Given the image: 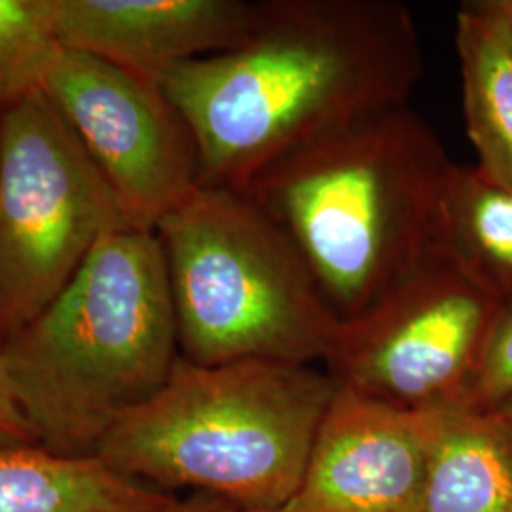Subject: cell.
<instances>
[{"mask_svg":"<svg viewBox=\"0 0 512 512\" xmlns=\"http://www.w3.org/2000/svg\"><path fill=\"white\" fill-rule=\"evenodd\" d=\"M495 412H499L503 418H505V421L509 423V427L512 429V401H509L507 404H503L501 408H497Z\"/></svg>","mask_w":512,"mask_h":512,"instance_id":"obj_20","label":"cell"},{"mask_svg":"<svg viewBox=\"0 0 512 512\" xmlns=\"http://www.w3.org/2000/svg\"><path fill=\"white\" fill-rule=\"evenodd\" d=\"M236 509L228 501L219 499L215 495L194 492L184 499H177L165 512H230Z\"/></svg>","mask_w":512,"mask_h":512,"instance_id":"obj_18","label":"cell"},{"mask_svg":"<svg viewBox=\"0 0 512 512\" xmlns=\"http://www.w3.org/2000/svg\"><path fill=\"white\" fill-rule=\"evenodd\" d=\"M452 167L429 124L399 105L294 148L241 192L291 239L344 323L384 298L433 243Z\"/></svg>","mask_w":512,"mask_h":512,"instance_id":"obj_2","label":"cell"},{"mask_svg":"<svg viewBox=\"0 0 512 512\" xmlns=\"http://www.w3.org/2000/svg\"><path fill=\"white\" fill-rule=\"evenodd\" d=\"M421 512H512V429L495 410H435Z\"/></svg>","mask_w":512,"mask_h":512,"instance_id":"obj_11","label":"cell"},{"mask_svg":"<svg viewBox=\"0 0 512 512\" xmlns=\"http://www.w3.org/2000/svg\"><path fill=\"white\" fill-rule=\"evenodd\" d=\"M512 401V296L501 300L476 368L467 406L497 410Z\"/></svg>","mask_w":512,"mask_h":512,"instance_id":"obj_16","label":"cell"},{"mask_svg":"<svg viewBox=\"0 0 512 512\" xmlns=\"http://www.w3.org/2000/svg\"><path fill=\"white\" fill-rule=\"evenodd\" d=\"M338 385L313 366L175 365L167 384L114 423L97 458L154 488H192L236 509L293 497Z\"/></svg>","mask_w":512,"mask_h":512,"instance_id":"obj_4","label":"cell"},{"mask_svg":"<svg viewBox=\"0 0 512 512\" xmlns=\"http://www.w3.org/2000/svg\"><path fill=\"white\" fill-rule=\"evenodd\" d=\"M0 118L2 348L54 302L101 239L131 224L46 93Z\"/></svg>","mask_w":512,"mask_h":512,"instance_id":"obj_6","label":"cell"},{"mask_svg":"<svg viewBox=\"0 0 512 512\" xmlns=\"http://www.w3.org/2000/svg\"><path fill=\"white\" fill-rule=\"evenodd\" d=\"M435 241L497 298L512 296V190L478 165L454 164L440 196Z\"/></svg>","mask_w":512,"mask_h":512,"instance_id":"obj_14","label":"cell"},{"mask_svg":"<svg viewBox=\"0 0 512 512\" xmlns=\"http://www.w3.org/2000/svg\"><path fill=\"white\" fill-rule=\"evenodd\" d=\"M420 74L418 27L399 0H260L239 46L160 86L194 137L200 186L241 192L311 139L408 105Z\"/></svg>","mask_w":512,"mask_h":512,"instance_id":"obj_1","label":"cell"},{"mask_svg":"<svg viewBox=\"0 0 512 512\" xmlns=\"http://www.w3.org/2000/svg\"><path fill=\"white\" fill-rule=\"evenodd\" d=\"M230 512H291L285 507H277V509H232Z\"/></svg>","mask_w":512,"mask_h":512,"instance_id":"obj_21","label":"cell"},{"mask_svg":"<svg viewBox=\"0 0 512 512\" xmlns=\"http://www.w3.org/2000/svg\"><path fill=\"white\" fill-rule=\"evenodd\" d=\"M0 349L38 444L97 456L114 423L150 401L181 359L158 234L129 226L101 239L54 302Z\"/></svg>","mask_w":512,"mask_h":512,"instance_id":"obj_3","label":"cell"},{"mask_svg":"<svg viewBox=\"0 0 512 512\" xmlns=\"http://www.w3.org/2000/svg\"><path fill=\"white\" fill-rule=\"evenodd\" d=\"M156 234L184 361H327L342 321L291 239L247 194L200 186Z\"/></svg>","mask_w":512,"mask_h":512,"instance_id":"obj_5","label":"cell"},{"mask_svg":"<svg viewBox=\"0 0 512 512\" xmlns=\"http://www.w3.org/2000/svg\"><path fill=\"white\" fill-rule=\"evenodd\" d=\"M59 50L48 0H0V107L44 92Z\"/></svg>","mask_w":512,"mask_h":512,"instance_id":"obj_15","label":"cell"},{"mask_svg":"<svg viewBox=\"0 0 512 512\" xmlns=\"http://www.w3.org/2000/svg\"><path fill=\"white\" fill-rule=\"evenodd\" d=\"M258 6L260 0H48L63 48L156 84L183 63L239 46Z\"/></svg>","mask_w":512,"mask_h":512,"instance_id":"obj_10","label":"cell"},{"mask_svg":"<svg viewBox=\"0 0 512 512\" xmlns=\"http://www.w3.org/2000/svg\"><path fill=\"white\" fill-rule=\"evenodd\" d=\"M38 444L37 437L16 403L12 387L6 376L0 349V446Z\"/></svg>","mask_w":512,"mask_h":512,"instance_id":"obj_17","label":"cell"},{"mask_svg":"<svg viewBox=\"0 0 512 512\" xmlns=\"http://www.w3.org/2000/svg\"><path fill=\"white\" fill-rule=\"evenodd\" d=\"M456 48L478 167L512 190V25L490 0L461 4Z\"/></svg>","mask_w":512,"mask_h":512,"instance_id":"obj_13","label":"cell"},{"mask_svg":"<svg viewBox=\"0 0 512 512\" xmlns=\"http://www.w3.org/2000/svg\"><path fill=\"white\" fill-rule=\"evenodd\" d=\"M175 501L97 456H59L40 444L0 446V512H165Z\"/></svg>","mask_w":512,"mask_h":512,"instance_id":"obj_12","label":"cell"},{"mask_svg":"<svg viewBox=\"0 0 512 512\" xmlns=\"http://www.w3.org/2000/svg\"><path fill=\"white\" fill-rule=\"evenodd\" d=\"M0 150H2V118H0Z\"/></svg>","mask_w":512,"mask_h":512,"instance_id":"obj_22","label":"cell"},{"mask_svg":"<svg viewBox=\"0 0 512 512\" xmlns=\"http://www.w3.org/2000/svg\"><path fill=\"white\" fill-rule=\"evenodd\" d=\"M499 304L433 239L384 298L340 325L327 372L338 387L403 410L467 406Z\"/></svg>","mask_w":512,"mask_h":512,"instance_id":"obj_7","label":"cell"},{"mask_svg":"<svg viewBox=\"0 0 512 512\" xmlns=\"http://www.w3.org/2000/svg\"><path fill=\"white\" fill-rule=\"evenodd\" d=\"M494 4L495 10L499 14H503L505 18L509 19V23L512 25V0H490Z\"/></svg>","mask_w":512,"mask_h":512,"instance_id":"obj_19","label":"cell"},{"mask_svg":"<svg viewBox=\"0 0 512 512\" xmlns=\"http://www.w3.org/2000/svg\"><path fill=\"white\" fill-rule=\"evenodd\" d=\"M433 421L338 387L285 509L421 512Z\"/></svg>","mask_w":512,"mask_h":512,"instance_id":"obj_9","label":"cell"},{"mask_svg":"<svg viewBox=\"0 0 512 512\" xmlns=\"http://www.w3.org/2000/svg\"><path fill=\"white\" fill-rule=\"evenodd\" d=\"M44 93L107 179L131 226L156 232L200 188L194 137L160 84L61 46Z\"/></svg>","mask_w":512,"mask_h":512,"instance_id":"obj_8","label":"cell"}]
</instances>
